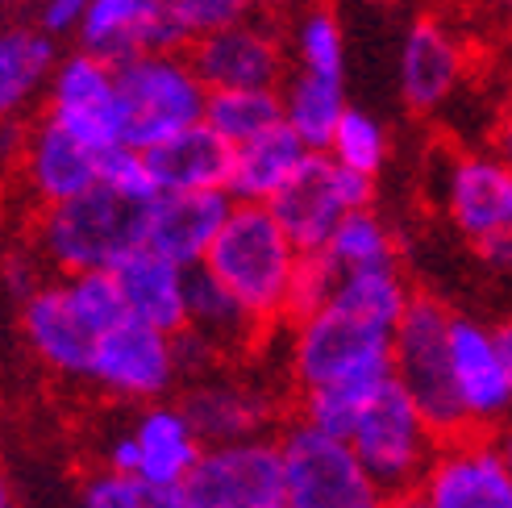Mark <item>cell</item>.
<instances>
[{"label": "cell", "mask_w": 512, "mask_h": 508, "mask_svg": "<svg viewBox=\"0 0 512 508\" xmlns=\"http://www.w3.org/2000/svg\"><path fill=\"white\" fill-rule=\"evenodd\" d=\"M300 259V246L288 238V230L267 205H238L234 200L209 259H204V271L234 292L263 329H271L288 321Z\"/></svg>", "instance_id": "obj_1"}, {"label": "cell", "mask_w": 512, "mask_h": 508, "mask_svg": "<svg viewBox=\"0 0 512 508\" xmlns=\"http://www.w3.org/2000/svg\"><path fill=\"white\" fill-rule=\"evenodd\" d=\"M288 379L296 396L325 388H388L392 329H379L338 304L288 329Z\"/></svg>", "instance_id": "obj_2"}, {"label": "cell", "mask_w": 512, "mask_h": 508, "mask_svg": "<svg viewBox=\"0 0 512 508\" xmlns=\"http://www.w3.org/2000/svg\"><path fill=\"white\" fill-rule=\"evenodd\" d=\"M138 246H142V209L109 188H92L80 200H67L59 209H42L30 217L34 259L59 279L113 271Z\"/></svg>", "instance_id": "obj_3"}, {"label": "cell", "mask_w": 512, "mask_h": 508, "mask_svg": "<svg viewBox=\"0 0 512 508\" xmlns=\"http://www.w3.org/2000/svg\"><path fill=\"white\" fill-rule=\"evenodd\" d=\"M442 213L488 267H512V167L492 146L450 150L438 167Z\"/></svg>", "instance_id": "obj_4"}, {"label": "cell", "mask_w": 512, "mask_h": 508, "mask_svg": "<svg viewBox=\"0 0 512 508\" xmlns=\"http://www.w3.org/2000/svg\"><path fill=\"white\" fill-rule=\"evenodd\" d=\"M121 109H125V146L155 150L175 134L204 125L209 88L196 75L188 50L138 55L117 67Z\"/></svg>", "instance_id": "obj_5"}, {"label": "cell", "mask_w": 512, "mask_h": 508, "mask_svg": "<svg viewBox=\"0 0 512 508\" xmlns=\"http://www.w3.org/2000/svg\"><path fill=\"white\" fill-rule=\"evenodd\" d=\"M450 325L454 313L446 300L417 292L408 313L400 317L392 334V375L396 384L417 400V409L442 438L471 434L463 404L454 396V371H450Z\"/></svg>", "instance_id": "obj_6"}, {"label": "cell", "mask_w": 512, "mask_h": 508, "mask_svg": "<svg viewBox=\"0 0 512 508\" xmlns=\"http://www.w3.org/2000/svg\"><path fill=\"white\" fill-rule=\"evenodd\" d=\"M346 442L354 446L358 459H363L375 484L388 492V500H404V496L421 492L425 475L446 438L429 425V417L417 409V400L392 379V384L371 400V409L358 417L354 434Z\"/></svg>", "instance_id": "obj_7"}, {"label": "cell", "mask_w": 512, "mask_h": 508, "mask_svg": "<svg viewBox=\"0 0 512 508\" xmlns=\"http://www.w3.org/2000/svg\"><path fill=\"white\" fill-rule=\"evenodd\" d=\"M275 438H279V454H284L288 508H388L392 504L346 438L313 429L300 417H292Z\"/></svg>", "instance_id": "obj_8"}, {"label": "cell", "mask_w": 512, "mask_h": 508, "mask_svg": "<svg viewBox=\"0 0 512 508\" xmlns=\"http://www.w3.org/2000/svg\"><path fill=\"white\" fill-rule=\"evenodd\" d=\"M175 384H184L179 367V346L163 329H150L134 317H125L117 329H109L96 346V359L88 371V388L109 396L117 404H163Z\"/></svg>", "instance_id": "obj_9"}, {"label": "cell", "mask_w": 512, "mask_h": 508, "mask_svg": "<svg viewBox=\"0 0 512 508\" xmlns=\"http://www.w3.org/2000/svg\"><path fill=\"white\" fill-rule=\"evenodd\" d=\"M371 200H375V180L338 167L325 150L321 155L313 150L300 175L267 209L279 217V225L300 246V254H321L329 238L338 234V225L358 209H371Z\"/></svg>", "instance_id": "obj_10"}, {"label": "cell", "mask_w": 512, "mask_h": 508, "mask_svg": "<svg viewBox=\"0 0 512 508\" xmlns=\"http://www.w3.org/2000/svg\"><path fill=\"white\" fill-rule=\"evenodd\" d=\"M179 492L184 508H288L279 438L209 446Z\"/></svg>", "instance_id": "obj_11"}, {"label": "cell", "mask_w": 512, "mask_h": 508, "mask_svg": "<svg viewBox=\"0 0 512 508\" xmlns=\"http://www.w3.org/2000/svg\"><path fill=\"white\" fill-rule=\"evenodd\" d=\"M100 150L67 134L59 121L34 113V121L17 134V192L34 213L59 209L67 200H80L100 188Z\"/></svg>", "instance_id": "obj_12"}, {"label": "cell", "mask_w": 512, "mask_h": 508, "mask_svg": "<svg viewBox=\"0 0 512 508\" xmlns=\"http://www.w3.org/2000/svg\"><path fill=\"white\" fill-rule=\"evenodd\" d=\"M42 113L59 121L67 134L88 142L100 155H109L113 146H125V109H121V80L117 67L88 55L75 46L63 55L55 80H50Z\"/></svg>", "instance_id": "obj_13"}, {"label": "cell", "mask_w": 512, "mask_h": 508, "mask_svg": "<svg viewBox=\"0 0 512 508\" xmlns=\"http://www.w3.org/2000/svg\"><path fill=\"white\" fill-rule=\"evenodd\" d=\"M17 334L30 359L55 379L67 384H88V371L100 346V329L84 317V309L71 300L67 279H46V284L17 304Z\"/></svg>", "instance_id": "obj_14"}, {"label": "cell", "mask_w": 512, "mask_h": 508, "mask_svg": "<svg viewBox=\"0 0 512 508\" xmlns=\"http://www.w3.org/2000/svg\"><path fill=\"white\" fill-rule=\"evenodd\" d=\"M188 59L209 92H238V88H284L288 80V34L279 25L250 13L246 21L217 30L188 46Z\"/></svg>", "instance_id": "obj_15"}, {"label": "cell", "mask_w": 512, "mask_h": 508, "mask_svg": "<svg viewBox=\"0 0 512 508\" xmlns=\"http://www.w3.org/2000/svg\"><path fill=\"white\" fill-rule=\"evenodd\" d=\"M471 71L467 38L446 17H417L400 38L396 55V88L408 113H442L458 96Z\"/></svg>", "instance_id": "obj_16"}, {"label": "cell", "mask_w": 512, "mask_h": 508, "mask_svg": "<svg viewBox=\"0 0 512 508\" xmlns=\"http://www.w3.org/2000/svg\"><path fill=\"white\" fill-rule=\"evenodd\" d=\"M450 371H454V396L463 404L471 434H496L504 421H512V375L504 363L496 325L454 313Z\"/></svg>", "instance_id": "obj_17"}, {"label": "cell", "mask_w": 512, "mask_h": 508, "mask_svg": "<svg viewBox=\"0 0 512 508\" xmlns=\"http://www.w3.org/2000/svg\"><path fill=\"white\" fill-rule=\"evenodd\" d=\"M75 42H80V50L113 67L138 55L188 50V38L179 30L167 0H92Z\"/></svg>", "instance_id": "obj_18"}, {"label": "cell", "mask_w": 512, "mask_h": 508, "mask_svg": "<svg viewBox=\"0 0 512 508\" xmlns=\"http://www.w3.org/2000/svg\"><path fill=\"white\" fill-rule=\"evenodd\" d=\"M421 508H512V475L492 434L446 438L417 492Z\"/></svg>", "instance_id": "obj_19"}, {"label": "cell", "mask_w": 512, "mask_h": 508, "mask_svg": "<svg viewBox=\"0 0 512 508\" xmlns=\"http://www.w3.org/2000/svg\"><path fill=\"white\" fill-rule=\"evenodd\" d=\"M179 404H184V413L192 417L204 450L271 438L267 429L275 421V400L267 388L250 384L242 375H225V371L200 375L184 388Z\"/></svg>", "instance_id": "obj_20"}, {"label": "cell", "mask_w": 512, "mask_h": 508, "mask_svg": "<svg viewBox=\"0 0 512 508\" xmlns=\"http://www.w3.org/2000/svg\"><path fill=\"white\" fill-rule=\"evenodd\" d=\"M229 209V192H163L155 205L142 209V246L184 271H196L209 259Z\"/></svg>", "instance_id": "obj_21"}, {"label": "cell", "mask_w": 512, "mask_h": 508, "mask_svg": "<svg viewBox=\"0 0 512 508\" xmlns=\"http://www.w3.org/2000/svg\"><path fill=\"white\" fill-rule=\"evenodd\" d=\"M117 275V288L125 300V313L134 321L150 325V329H163V334L179 338L188 329V284H192V271H184L179 263L163 259V254L138 246L134 254L113 267Z\"/></svg>", "instance_id": "obj_22"}, {"label": "cell", "mask_w": 512, "mask_h": 508, "mask_svg": "<svg viewBox=\"0 0 512 508\" xmlns=\"http://www.w3.org/2000/svg\"><path fill=\"white\" fill-rule=\"evenodd\" d=\"M138 450V475L146 484L159 488H184L188 475L196 471L204 442L196 434L192 417L184 413L179 400H163V404H146L134 413V421L125 425Z\"/></svg>", "instance_id": "obj_23"}, {"label": "cell", "mask_w": 512, "mask_h": 508, "mask_svg": "<svg viewBox=\"0 0 512 508\" xmlns=\"http://www.w3.org/2000/svg\"><path fill=\"white\" fill-rule=\"evenodd\" d=\"M63 55L59 38H50L38 21H17L0 34V109L9 117L30 113L38 100L46 105Z\"/></svg>", "instance_id": "obj_24"}, {"label": "cell", "mask_w": 512, "mask_h": 508, "mask_svg": "<svg viewBox=\"0 0 512 508\" xmlns=\"http://www.w3.org/2000/svg\"><path fill=\"white\" fill-rule=\"evenodd\" d=\"M155 180L163 192H229L234 150H229L209 125L175 134L171 142L146 150Z\"/></svg>", "instance_id": "obj_25"}, {"label": "cell", "mask_w": 512, "mask_h": 508, "mask_svg": "<svg viewBox=\"0 0 512 508\" xmlns=\"http://www.w3.org/2000/svg\"><path fill=\"white\" fill-rule=\"evenodd\" d=\"M188 334H196L217 359H229V354L250 350L267 329L250 317V309L225 284L196 267L188 284Z\"/></svg>", "instance_id": "obj_26"}, {"label": "cell", "mask_w": 512, "mask_h": 508, "mask_svg": "<svg viewBox=\"0 0 512 508\" xmlns=\"http://www.w3.org/2000/svg\"><path fill=\"white\" fill-rule=\"evenodd\" d=\"M309 155L313 150L304 146L288 125H279V130L263 134L259 142L234 150L229 196H234L238 205H271V200L300 175V167H304Z\"/></svg>", "instance_id": "obj_27"}, {"label": "cell", "mask_w": 512, "mask_h": 508, "mask_svg": "<svg viewBox=\"0 0 512 508\" xmlns=\"http://www.w3.org/2000/svg\"><path fill=\"white\" fill-rule=\"evenodd\" d=\"M279 96H284V125H288V130L309 150H317V155H321V150H329L342 117L350 113V105H346V80L292 67V75L284 80V88H279Z\"/></svg>", "instance_id": "obj_28"}, {"label": "cell", "mask_w": 512, "mask_h": 508, "mask_svg": "<svg viewBox=\"0 0 512 508\" xmlns=\"http://www.w3.org/2000/svg\"><path fill=\"white\" fill-rule=\"evenodd\" d=\"M204 125L229 146L242 150L263 134L284 125V96L279 88H238V92H209Z\"/></svg>", "instance_id": "obj_29"}, {"label": "cell", "mask_w": 512, "mask_h": 508, "mask_svg": "<svg viewBox=\"0 0 512 508\" xmlns=\"http://www.w3.org/2000/svg\"><path fill=\"white\" fill-rule=\"evenodd\" d=\"M413 288H408V279L400 267H379V271H354V275H342V284L334 292V304L354 317H363L379 329H392L400 317L408 313V304H413Z\"/></svg>", "instance_id": "obj_30"}, {"label": "cell", "mask_w": 512, "mask_h": 508, "mask_svg": "<svg viewBox=\"0 0 512 508\" xmlns=\"http://www.w3.org/2000/svg\"><path fill=\"white\" fill-rule=\"evenodd\" d=\"M329 263L338 267V275H354V271H379V267H400V246L392 225L383 221L375 209H358L350 213L338 234L329 238V246L321 250Z\"/></svg>", "instance_id": "obj_31"}, {"label": "cell", "mask_w": 512, "mask_h": 508, "mask_svg": "<svg viewBox=\"0 0 512 508\" xmlns=\"http://www.w3.org/2000/svg\"><path fill=\"white\" fill-rule=\"evenodd\" d=\"M288 50H292L296 71L338 75V80H346V30L329 5H304L292 17Z\"/></svg>", "instance_id": "obj_32"}, {"label": "cell", "mask_w": 512, "mask_h": 508, "mask_svg": "<svg viewBox=\"0 0 512 508\" xmlns=\"http://www.w3.org/2000/svg\"><path fill=\"white\" fill-rule=\"evenodd\" d=\"M329 159L338 167L354 171V175H367V180H379V171L388 167V155H392V138L383 130V121H375L371 113L363 109H350L338 125L334 142L325 150Z\"/></svg>", "instance_id": "obj_33"}, {"label": "cell", "mask_w": 512, "mask_h": 508, "mask_svg": "<svg viewBox=\"0 0 512 508\" xmlns=\"http://www.w3.org/2000/svg\"><path fill=\"white\" fill-rule=\"evenodd\" d=\"M80 508H184V492L100 467L80 484Z\"/></svg>", "instance_id": "obj_34"}, {"label": "cell", "mask_w": 512, "mask_h": 508, "mask_svg": "<svg viewBox=\"0 0 512 508\" xmlns=\"http://www.w3.org/2000/svg\"><path fill=\"white\" fill-rule=\"evenodd\" d=\"M100 188L117 192L121 200H130L138 209L155 205L163 196V188L155 180V167H150L146 150H138V146H113L109 155L100 159Z\"/></svg>", "instance_id": "obj_35"}, {"label": "cell", "mask_w": 512, "mask_h": 508, "mask_svg": "<svg viewBox=\"0 0 512 508\" xmlns=\"http://www.w3.org/2000/svg\"><path fill=\"white\" fill-rule=\"evenodd\" d=\"M342 284L338 267L325 259V254H304L300 267H296V279H292V300H288V325L313 317L321 309L334 304V292Z\"/></svg>", "instance_id": "obj_36"}, {"label": "cell", "mask_w": 512, "mask_h": 508, "mask_svg": "<svg viewBox=\"0 0 512 508\" xmlns=\"http://www.w3.org/2000/svg\"><path fill=\"white\" fill-rule=\"evenodd\" d=\"M179 30H184L188 46L209 38L217 30H229V25H238L254 13V0H167Z\"/></svg>", "instance_id": "obj_37"}, {"label": "cell", "mask_w": 512, "mask_h": 508, "mask_svg": "<svg viewBox=\"0 0 512 508\" xmlns=\"http://www.w3.org/2000/svg\"><path fill=\"white\" fill-rule=\"evenodd\" d=\"M92 0H38L34 5V21L50 38H75L84 25V13H88Z\"/></svg>", "instance_id": "obj_38"}, {"label": "cell", "mask_w": 512, "mask_h": 508, "mask_svg": "<svg viewBox=\"0 0 512 508\" xmlns=\"http://www.w3.org/2000/svg\"><path fill=\"white\" fill-rule=\"evenodd\" d=\"M492 150L512 167V96H508V105H504V113L496 121V130H492Z\"/></svg>", "instance_id": "obj_39"}, {"label": "cell", "mask_w": 512, "mask_h": 508, "mask_svg": "<svg viewBox=\"0 0 512 508\" xmlns=\"http://www.w3.org/2000/svg\"><path fill=\"white\" fill-rule=\"evenodd\" d=\"M492 442H496V454H500V463L508 467V475H512V421H504L496 434H492Z\"/></svg>", "instance_id": "obj_40"}, {"label": "cell", "mask_w": 512, "mask_h": 508, "mask_svg": "<svg viewBox=\"0 0 512 508\" xmlns=\"http://www.w3.org/2000/svg\"><path fill=\"white\" fill-rule=\"evenodd\" d=\"M496 338H500V350H504V363H508V375H512V317L496 325Z\"/></svg>", "instance_id": "obj_41"}, {"label": "cell", "mask_w": 512, "mask_h": 508, "mask_svg": "<svg viewBox=\"0 0 512 508\" xmlns=\"http://www.w3.org/2000/svg\"><path fill=\"white\" fill-rule=\"evenodd\" d=\"M467 5L479 13H508L512 17V0H467Z\"/></svg>", "instance_id": "obj_42"}, {"label": "cell", "mask_w": 512, "mask_h": 508, "mask_svg": "<svg viewBox=\"0 0 512 508\" xmlns=\"http://www.w3.org/2000/svg\"><path fill=\"white\" fill-rule=\"evenodd\" d=\"M296 5H300V0H254V9H263V13H284V9H296Z\"/></svg>", "instance_id": "obj_43"}, {"label": "cell", "mask_w": 512, "mask_h": 508, "mask_svg": "<svg viewBox=\"0 0 512 508\" xmlns=\"http://www.w3.org/2000/svg\"><path fill=\"white\" fill-rule=\"evenodd\" d=\"M388 508H421V504H417V496H404V500H392Z\"/></svg>", "instance_id": "obj_44"}]
</instances>
